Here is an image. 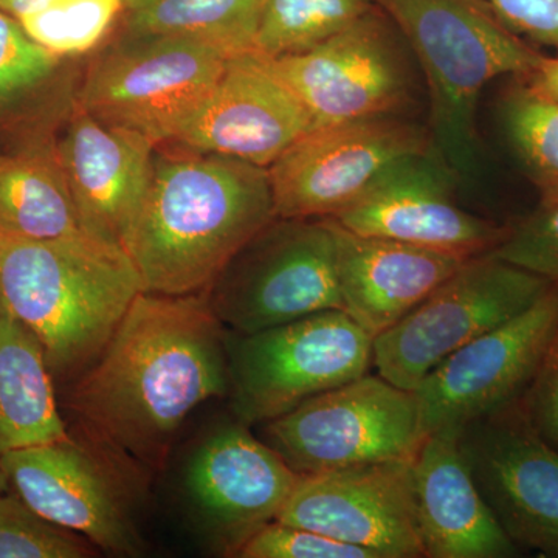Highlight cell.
<instances>
[{
	"mask_svg": "<svg viewBox=\"0 0 558 558\" xmlns=\"http://www.w3.org/2000/svg\"><path fill=\"white\" fill-rule=\"evenodd\" d=\"M400 39L376 5L318 46L269 60L310 112L314 130L396 116L409 105L413 89Z\"/></svg>",
	"mask_w": 558,
	"mask_h": 558,
	"instance_id": "cell-10",
	"label": "cell"
},
{
	"mask_svg": "<svg viewBox=\"0 0 558 558\" xmlns=\"http://www.w3.org/2000/svg\"><path fill=\"white\" fill-rule=\"evenodd\" d=\"M263 427L264 440L300 476L405 461L425 438L416 392L369 373Z\"/></svg>",
	"mask_w": 558,
	"mask_h": 558,
	"instance_id": "cell-8",
	"label": "cell"
},
{
	"mask_svg": "<svg viewBox=\"0 0 558 558\" xmlns=\"http://www.w3.org/2000/svg\"><path fill=\"white\" fill-rule=\"evenodd\" d=\"M550 284L492 252L470 258L374 337L373 368L396 387L414 391L444 360L527 310Z\"/></svg>",
	"mask_w": 558,
	"mask_h": 558,
	"instance_id": "cell-9",
	"label": "cell"
},
{
	"mask_svg": "<svg viewBox=\"0 0 558 558\" xmlns=\"http://www.w3.org/2000/svg\"><path fill=\"white\" fill-rule=\"evenodd\" d=\"M521 405L532 427L558 450V328Z\"/></svg>",
	"mask_w": 558,
	"mask_h": 558,
	"instance_id": "cell-32",
	"label": "cell"
},
{
	"mask_svg": "<svg viewBox=\"0 0 558 558\" xmlns=\"http://www.w3.org/2000/svg\"><path fill=\"white\" fill-rule=\"evenodd\" d=\"M459 447L510 539L558 557V450L532 427L521 399L462 425Z\"/></svg>",
	"mask_w": 558,
	"mask_h": 558,
	"instance_id": "cell-14",
	"label": "cell"
},
{
	"mask_svg": "<svg viewBox=\"0 0 558 558\" xmlns=\"http://www.w3.org/2000/svg\"><path fill=\"white\" fill-rule=\"evenodd\" d=\"M421 64L429 94L432 150L457 178L480 168L476 110L499 76L523 78L543 54L510 32L487 0H374Z\"/></svg>",
	"mask_w": 558,
	"mask_h": 558,
	"instance_id": "cell-4",
	"label": "cell"
},
{
	"mask_svg": "<svg viewBox=\"0 0 558 558\" xmlns=\"http://www.w3.org/2000/svg\"><path fill=\"white\" fill-rule=\"evenodd\" d=\"M502 24L529 44L558 53V0H487Z\"/></svg>",
	"mask_w": 558,
	"mask_h": 558,
	"instance_id": "cell-33",
	"label": "cell"
},
{
	"mask_svg": "<svg viewBox=\"0 0 558 558\" xmlns=\"http://www.w3.org/2000/svg\"><path fill=\"white\" fill-rule=\"evenodd\" d=\"M275 218L267 168L163 143L124 252L143 292L205 293Z\"/></svg>",
	"mask_w": 558,
	"mask_h": 558,
	"instance_id": "cell-2",
	"label": "cell"
},
{
	"mask_svg": "<svg viewBox=\"0 0 558 558\" xmlns=\"http://www.w3.org/2000/svg\"><path fill=\"white\" fill-rule=\"evenodd\" d=\"M494 255L538 277L558 282V199L542 201L538 208L509 227Z\"/></svg>",
	"mask_w": 558,
	"mask_h": 558,
	"instance_id": "cell-30",
	"label": "cell"
},
{
	"mask_svg": "<svg viewBox=\"0 0 558 558\" xmlns=\"http://www.w3.org/2000/svg\"><path fill=\"white\" fill-rule=\"evenodd\" d=\"M72 61L40 46L0 10V116L27 108L61 84Z\"/></svg>",
	"mask_w": 558,
	"mask_h": 558,
	"instance_id": "cell-28",
	"label": "cell"
},
{
	"mask_svg": "<svg viewBox=\"0 0 558 558\" xmlns=\"http://www.w3.org/2000/svg\"><path fill=\"white\" fill-rule=\"evenodd\" d=\"M49 2L51 0H0V10L20 20L25 14L39 10L40 7L47 5Z\"/></svg>",
	"mask_w": 558,
	"mask_h": 558,
	"instance_id": "cell-35",
	"label": "cell"
},
{
	"mask_svg": "<svg viewBox=\"0 0 558 558\" xmlns=\"http://www.w3.org/2000/svg\"><path fill=\"white\" fill-rule=\"evenodd\" d=\"M238 558H377L369 550L274 521L245 543Z\"/></svg>",
	"mask_w": 558,
	"mask_h": 558,
	"instance_id": "cell-31",
	"label": "cell"
},
{
	"mask_svg": "<svg viewBox=\"0 0 558 558\" xmlns=\"http://www.w3.org/2000/svg\"><path fill=\"white\" fill-rule=\"evenodd\" d=\"M299 480L266 440L236 421L211 433L191 457L185 494L211 548L238 557L250 538L277 521Z\"/></svg>",
	"mask_w": 558,
	"mask_h": 558,
	"instance_id": "cell-16",
	"label": "cell"
},
{
	"mask_svg": "<svg viewBox=\"0 0 558 558\" xmlns=\"http://www.w3.org/2000/svg\"><path fill=\"white\" fill-rule=\"evenodd\" d=\"M373 343L374 337L341 310L258 332H230L234 417L248 427L263 425L314 396L365 376L373 366Z\"/></svg>",
	"mask_w": 558,
	"mask_h": 558,
	"instance_id": "cell-6",
	"label": "cell"
},
{
	"mask_svg": "<svg viewBox=\"0 0 558 558\" xmlns=\"http://www.w3.org/2000/svg\"><path fill=\"white\" fill-rule=\"evenodd\" d=\"M418 535L428 558H506L519 548L481 495L459 428L428 433L411 459Z\"/></svg>",
	"mask_w": 558,
	"mask_h": 558,
	"instance_id": "cell-20",
	"label": "cell"
},
{
	"mask_svg": "<svg viewBox=\"0 0 558 558\" xmlns=\"http://www.w3.org/2000/svg\"><path fill=\"white\" fill-rule=\"evenodd\" d=\"M124 10L126 0H51L17 21L40 46L76 60L108 43Z\"/></svg>",
	"mask_w": 558,
	"mask_h": 558,
	"instance_id": "cell-27",
	"label": "cell"
},
{
	"mask_svg": "<svg viewBox=\"0 0 558 558\" xmlns=\"http://www.w3.org/2000/svg\"><path fill=\"white\" fill-rule=\"evenodd\" d=\"M519 80L523 81L524 86L538 97L558 102V54L543 57L537 68Z\"/></svg>",
	"mask_w": 558,
	"mask_h": 558,
	"instance_id": "cell-34",
	"label": "cell"
},
{
	"mask_svg": "<svg viewBox=\"0 0 558 558\" xmlns=\"http://www.w3.org/2000/svg\"><path fill=\"white\" fill-rule=\"evenodd\" d=\"M11 488L44 519L119 557H138L145 539L135 523L137 484L83 440L68 439L0 457Z\"/></svg>",
	"mask_w": 558,
	"mask_h": 558,
	"instance_id": "cell-12",
	"label": "cell"
},
{
	"mask_svg": "<svg viewBox=\"0 0 558 558\" xmlns=\"http://www.w3.org/2000/svg\"><path fill=\"white\" fill-rule=\"evenodd\" d=\"M429 150L427 128L395 116L314 128L267 168L275 216L336 218L389 165Z\"/></svg>",
	"mask_w": 558,
	"mask_h": 558,
	"instance_id": "cell-11",
	"label": "cell"
},
{
	"mask_svg": "<svg viewBox=\"0 0 558 558\" xmlns=\"http://www.w3.org/2000/svg\"><path fill=\"white\" fill-rule=\"evenodd\" d=\"M330 223L337 240L343 311L373 337L405 317L468 260L354 233L333 219Z\"/></svg>",
	"mask_w": 558,
	"mask_h": 558,
	"instance_id": "cell-21",
	"label": "cell"
},
{
	"mask_svg": "<svg viewBox=\"0 0 558 558\" xmlns=\"http://www.w3.org/2000/svg\"><path fill=\"white\" fill-rule=\"evenodd\" d=\"M374 7V0H264L255 51L281 58L310 50Z\"/></svg>",
	"mask_w": 558,
	"mask_h": 558,
	"instance_id": "cell-25",
	"label": "cell"
},
{
	"mask_svg": "<svg viewBox=\"0 0 558 558\" xmlns=\"http://www.w3.org/2000/svg\"><path fill=\"white\" fill-rule=\"evenodd\" d=\"M264 0H128L117 31L180 36L227 57L255 51Z\"/></svg>",
	"mask_w": 558,
	"mask_h": 558,
	"instance_id": "cell-24",
	"label": "cell"
},
{
	"mask_svg": "<svg viewBox=\"0 0 558 558\" xmlns=\"http://www.w3.org/2000/svg\"><path fill=\"white\" fill-rule=\"evenodd\" d=\"M229 330L207 292H140L97 360L72 381L76 435L135 484L167 465L182 425L229 395Z\"/></svg>",
	"mask_w": 558,
	"mask_h": 558,
	"instance_id": "cell-1",
	"label": "cell"
},
{
	"mask_svg": "<svg viewBox=\"0 0 558 558\" xmlns=\"http://www.w3.org/2000/svg\"><path fill=\"white\" fill-rule=\"evenodd\" d=\"M229 58L199 40L116 31L90 54L75 101L108 126L163 145L207 100Z\"/></svg>",
	"mask_w": 558,
	"mask_h": 558,
	"instance_id": "cell-5",
	"label": "cell"
},
{
	"mask_svg": "<svg viewBox=\"0 0 558 558\" xmlns=\"http://www.w3.org/2000/svg\"><path fill=\"white\" fill-rule=\"evenodd\" d=\"M57 148L84 233L124 250L148 191L157 146L137 132L101 123L73 98Z\"/></svg>",
	"mask_w": 558,
	"mask_h": 558,
	"instance_id": "cell-19",
	"label": "cell"
},
{
	"mask_svg": "<svg viewBox=\"0 0 558 558\" xmlns=\"http://www.w3.org/2000/svg\"><path fill=\"white\" fill-rule=\"evenodd\" d=\"M0 234L28 241L86 234L62 170L57 138L36 140L0 156Z\"/></svg>",
	"mask_w": 558,
	"mask_h": 558,
	"instance_id": "cell-23",
	"label": "cell"
},
{
	"mask_svg": "<svg viewBox=\"0 0 558 558\" xmlns=\"http://www.w3.org/2000/svg\"><path fill=\"white\" fill-rule=\"evenodd\" d=\"M143 292L123 248L95 238L28 241L0 234V296L46 352L53 379H78Z\"/></svg>",
	"mask_w": 558,
	"mask_h": 558,
	"instance_id": "cell-3",
	"label": "cell"
},
{
	"mask_svg": "<svg viewBox=\"0 0 558 558\" xmlns=\"http://www.w3.org/2000/svg\"><path fill=\"white\" fill-rule=\"evenodd\" d=\"M97 546L44 519L14 492L0 495V558L94 557Z\"/></svg>",
	"mask_w": 558,
	"mask_h": 558,
	"instance_id": "cell-29",
	"label": "cell"
},
{
	"mask_svg": "<svg viewBox=\"0 0 558 558\" xmlns=\"http://www.w3.org/2000/svg\"><path fill=\"white\" fill-rule=\"evenodd\" d=\"M558 328V282L527 310L459 349L414 392L425 436L523 398Z\"/></svg>",
	"mask_w": 558,
	"mask_h": 558,
	"instance_id": "cell-13",
	"label": "cell"
},
{
	"mask_svg": "<svg viewBox=\"0 0 558 558\" xmlns=\"http://www.w3.org/2000/svg\"><path fill=\"white\" fill-rule=\"evenodd\" d=\"M458 178L433 150L407 156L380 172L368 190L339 213L344 229L436 250L458 258L486 255L509 227L473 215L454 201Z\"/></svg>",
	"mask_w": 558,
	"mask_h": 558,
	"instance_id": "cell-15",
	"label": "cell"
},
{
	"mask_svg": "<svg viewBox=\"0 0 558 558\" xmlns=\"http://www.w3.org/2000/svg\"><path fill=\"white\" fill-rule=\"evenodd\" d=\"M10 488L11 486L9 476H7L5 470H3L2 465H0V495H2L3 492H9Z\"/></svg>",
	"mask_w": 558,
	"mask_h": 558,
	"instance_id": "cell-36",
	"label": "cell"
},
{
	"mask_svg": "<svg viewBox=\"0 0 558 558\" xmlns=\"http://www.w3.org/2000/svg\"><path fill=\"white\" fill-rule=\"evenodd\" d=\"M53 380L38 337L0 296V457L69 438Z\"/></svg>",
	"mask_w": 558,
	"mask_h": 558,
	"instance_id": "cell-22",
	"label": "cell"
},
{
	"mask_svg": "<svg viewBox=\"0 0 558 558\" xmlns=\"http://www.w3.org/2000/svg\"><path fill=\"white\" fill-rule=\"evenodd\" d=\"M501 123L542 201L558 199V102L513 84L501 101Z\"/></svg>",
	"mask_w": 558,
	"mask_h": 558,
	"instance_id": "cell-26",
	"label": "cell"
},
{
	"mask_svg": "<svg viewBox=\"0 0 558 558\" xmlns=\"http://www.w3.org/2000/svg\"><path fill=\"white\" fill-rule=\"evenodd\" d=\"M411 459L300 476L277 521L359 546L377 558H425Z\"/></svg>",
	"mask_w": 558,
	"mask_h": 558,
	"instance_id": "cell-17",
	"label": "cell"
},
{
	"mask_svg": "<svg viewBox=\"0 0 558 558\" xmlns=\"http://www.w3.org/2000/svg\"><path fill=\"white\" fill-rule=\"evenodd\" d=\"M312 130L310 112L258 51L234 54L171 143L269 168Z\"/></svg>",
	"mask_w": 558,
	"mask_h": 558,
	"instance_id": "cell-18",
	"label": "cell"
},
{
	"mask_svg": "<svg viewBox=\"0 0 558 558\" xmlns=\"http://www.w3.org/2000/svg\"><path fill=\"white\" fill-rule=\"evenodd\" d=\"M207 296L223 328L234 333L343 311L330 219L275 218L227 264Z\"/></svg>",
	"mask_w": 558,
	"mask_h": 558,
	"instance_id": "cell-7",
	"label": "cell"
}]
</instances>
